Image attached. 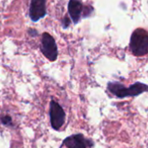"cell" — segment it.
I'll return each mask as SVG.
<instances>
[{
  "label": "cell",
  "instance_id": "10",
  "mask_svg": "<svg viewBox=\"0 0 148 148\" xmlns=\"http://www.w3.org/2000/svg\"><path fill=\"white\" fill-rule=\"evenodd\" d=\"M29 33H30V34H31V36H32V37H34L35 35H37V34H38L37 31H36V30H34V29H30V30H29Z\"/></svg>",
  "mask_w": 148,
  "mask_h": 148
},
{
  "label": "cell",
  "instance_id": "9",
  "mask_svg": "<svg viewBox=\"0 0 148 148\" xmlns=\"http://www.w3.org/2000/svg\"><path fill=\"white\" fill-rule=\"evenodd\" d=\"M70 24H71V19H69V18H67V17H64L63 19V27L64 29H66L69 27Z\"/></svg>",
  "mask_w": 148,
  "mask_h": 148
},
{
  "label": "cell",
  "instance_id": "2",
  "mask_svg": "<svg viewBox=\"0 0 148 148\" xmlns=\"http://www.w3.org/2000/svg\"><path fill=\"white\" fill-rule=\"evenodd\" d=\"M130 50L137 57L145 56L148 53V33L141 28L135 30L130 39Z\"/></svg>",
  "mask_w": 148,
  "mask_h": 148
},
{
  "label": "cell",
  "instance_id": "6",
  "mask_svg": "<svg viewBox=\"0 0 148 148\" xmlns=\"http://www.w3.org/2000/svg\"><path fill=\"white\" fill-rule=\"evenodd\" d=\"M29 15L32 22H38L45 18L46 15V0H32Z\"/></svg>",
  "mask_w": 148,
  "mask_h": 148
},
{
  "label": "cell",
  "instance_id": "7",
  "mask_svg": "<svg viewBox=\"0 0 148 148\" xmlns=\"http://www.w3.org/2000/svg\"><path fill=\"white\" fill-rule=\"evenodd\" d=\"M84 6L79 0H70L68 4V13L73 22V24L77 25L81 18L83 17Z\"/></svg>",
  "mask_w": 148,
  "mask_h": 148
},
{
  "label": "cell",
  "instance_id": "5",
  "mask_svg": "<svg viewBox=\"0 0 148 148\" xmlns=\"http://www.w3.org/2000/svg\"><path fill=\"white\" fill-rule=\"evenodd\" d=\"M66 146L67 148H88L94 145V142L91 138H87L82 133H76L66 137L63 141L62 146Z\"/></svg>",
  "mask_w": 148,
  "mask_h": 148
},
{
  "label": "cell",
  "instance_id": "8",
  "mask_svg": "<svg viewBox=\"0 0 148 148\" xmlns=\"http://www.w3.org/2000/svg\"><path fill=\"white\" fill-rule=\"evenodd\" d=\"M0 121L5 126H12V119L10 115H0Z\"/></svg>",
  "mask_w": 148,
  "mask_h": 148
},
{
  "label": "cell",
  "instance_id": "1",
  "mask_svg": "<svg viewBox=\"0 0 148 148\" xmlns=\"http://www.w3.org/2000/svg\"><path fill=\"white\" fill-rule=\"evenodd\" d=\"M107 90L117 98L124 99L126 97L138 96L143 92H148V86L140 82H137L126 88L121 83L110 82L107 85Z\"/></svg>",
  "mask_w": 148,
  "mask_h": 148
},
{
  "label": "cell",
  "instance_id": "4",
  "mask_svg": "<svg viewBox=\"0 0 148 148\" xmlns=\"http://www.w3.org/2000/svg\"><path fill=\"white\" fill-rule=\"evenodd\" d=\"M50 122L52 129L58 131L65 121V112L63 107L55 100L50 102Z\"/></svg>",
  "mask_w": 148,
  "mask_h": 148
},
{
  "label": "cell",
  "instance_id": "3",
  "mask_svg": "<svg viewBox=\"0 0 148 148\" xmlns=\"http://www.w3.org/2000/svg\"><path fill=\"white\" fill-rule=\"evenodd\" d=\"M40 50L43 55L50 61L53 62L57 59L58 51V46L56 44V41L54 38L47 33H43L41 37V43H40Z\"/></svg>",
  "mask_w": 148,
  "mask_h": 148
}]
</instances>
